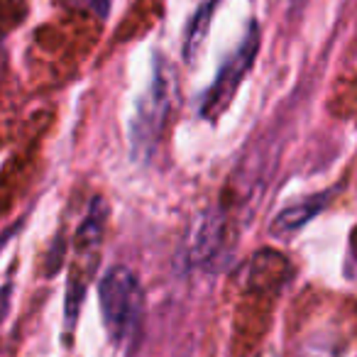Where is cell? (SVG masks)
<instances>
[{"mask_svg": "<svg viewBox=\"0 0 357 357\" xmlns=\"http://www.w3.org/2000/svg\"><path fill=\"white\" fill-rule=\"evenodd\" d=\"M98 296L103 326L110 340L118 345L132 340L142 321V287L132 269L123 264L110 267L98 284Z\"/></svg>", "mask_w": 357, "mask_h": 357, "instance_id": "obj_1", "label": "cell"}, {"mask_svg": "<svg viewBox=\"0 0 357 357\" xmlns=\"http://www.w3.org/2000/svg\"><path fill=\"white\" fill-rule=\"evenodd\" d=\"M257 42H259L257 27H252L248 40L240 45V50L223 64V69H220V74L215 76L211 91L206 93V100H204L206 118H218V115L230 105L240 81H243V76L248 74V69L252 66L255 54H257Z\"/></svg>", "mask_w": 357, "mask_h": 357, "instance_id": "obj_2", "label": "cell"}, {"mask_svg": "<svg viewBox=\"0 0 357 357\" xmlns=\"http://www.w3.org/2000/svg\"><path fill=\"white\" fill-rule=\"evenodd\" d=\"M213 3L215 0H206V6L201 8L199 15H196L194 22H191L189 35H186V59H191L194 52L201 47V42H204L206 30H208V17H211V10H213Z\"/></svg>", "mask_w": 357, "mask_h": 357, "instance_id": "obj_5", "label": "cell"}, {"mask_svg": "<svg viewBox=\"0 0 357 357\" xmlns=\"http://www.w3.org/2000/svg\"><path fill=\"white\" fill-rule=\"evenodd\" d=\"M162 66L157 69L154 84L149 86L147 96L139 100V113L135 120V142L137 144H152L159 135V128L164 123V115L169 108V79L162 74Z\"/></svg>", "mask_w": 357, "mask_h": 357, "instance_id": "obj_3", "label": "cell"}, {"mask_svg": "<svg viewBox=\"0 0 357 357\" xmlns=\"http://www.w3.org/2000/svg\"><path fill=\"white\" fill-rule=\"evenodd\" d=\"M326 204H328L326 194H321V196H313V199L301 201V204L289 206L287 211H282V213L274 218L272 233L277 235V238H289L291 233L301 230L303 225H306L308 220L313 218V215L321 213V211L326 208Z\"/></svg>", "mask_w": 357, "mask_h": 357, "instance_id": "obj_4", "label": "cell"}, {"mask_svg": "<svg viewBox=\"0 0 357 357\" xmlns=\"http://www.w3.org/2000/svg\"><path fill=\"white\" fill-rule=\"evenodd\" d=\"M89 3L93 6L96 13H100V15H105V13H108V3H110V0H89Z\"/></svg>", "mask_w": 357, "mask_h": 357, "instance_id": "obj_6", "label": "cell"}]
</instances>
